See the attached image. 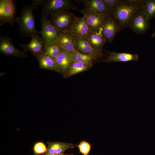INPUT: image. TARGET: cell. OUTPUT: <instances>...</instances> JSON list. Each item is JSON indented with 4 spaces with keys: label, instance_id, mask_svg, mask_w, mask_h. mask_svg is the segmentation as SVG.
<instances>
[{
    "label": "cell",
    "instance_id": "cell-8",
    "mask_svg": "<svg viewBox=\"0 0 155 155\" xmlns=\"http://www.w3.org/2000/svg\"><path fill=\"white\" fill-rule=\"evenodd\" d=\"M48 15L42 14L40 16L41 30L40 34L44 44L56 42L58 31L50 23Z\"/></svg>",
    "mask_w": 155,
    "mask_h": 155
},
{
    "label": "cell",
    "instance_id": "cell-4",
    "mask_svg": "<svg viewBox=\"0 0 155 155\" xmlns=\"http://www.w3.org/2000/svg\"><path fill=\"white\" fill-rule=\"evenodd\" d=\"M41 5L42 14L47 15L77 8L70 0H43Z\"/></svg>",
    "mask_w": 155,
    "mask_h": 155
},
{
    "label": "cell",
    "instance_id": "cell-6",
    "mask_svg": "<svg viewBox=\"0 0 155 155\" xmlns=\"http://www.w3.org/2000/svg\"><path fill=\"white\" fill-rule=\"evenodd\" d=\"M16 11V5L12 0H0V25L7 22L12 27L18 21Z\"/></svg>",
    "mask_w": 155,
    "mask_h": 155
},
{
    "label": "cell",
    "instance_id": "cell-24",
    "mask_svg": "<svg viewBox=\"0 0 155 155\" xmlns=\"http://www.w3.org/2000/svg\"><path fill=\"white\" fill-rule=\"evenodd\" d=\"M140 9L146 13L149 19L155 17V0H144Z\"/></svg>",
    "mask_w": 155,
    "mask_h": 155
},
{
    "label": "cell",
    "instance_id": "cell-29",
    "mask_svg": "<svg viewBox=\"0 0 155 155\" xmlns=\"http://www.w3.org/2000/svg\"><path fill=\"white\" fill-rule=\"evenodd\" d=\"M73 154H64V153L60 154H58V155H73Z\"/></svg>",
    "mask_w": 155,
    "mask_h": 155
},
{
    "label": "cell",
    "instance_id": "cell-12",
    "mask_svg": "<svg viewBox=\"0 0 155 155\" xmlns=\"http://www.w3.org/2000/svg\"><path fill=\"white\" fill-rule=\"evenodd\" d=\"M78 3L84 5L83 9L93 12L94 13L109 14L111 9L103 0H73Z\"/></svg>",
    "mask_w": 155,
    "mask_h": 155
},
{
    "label": "cell",
    "instance_id": "cell-21",
    "mask_svg": "<svg viewBox=\"0 0 155 155\" xmlns=\"http://www.w3.org/2000/svg\"><path fill=\"white\" fill-rule=\"evenodd\" d=\"M90 68L82 63L73 61L69 67L66 73L63 78H69L79 73L87 71Z\"/></svg>",
    "mask_w": 155,
    "mask_h": 155
},
{
    "label": "cell",
    "instance_id": "cell-1",
    "mask_svg": "<svg viewBox=\"0 0 155 155\" xmlns=\"http://www.w3.org/2000/svg\"><path fill=\"white\" fill-rule=\"evenodd\" d=\"M144 0H119L112 9L110 14L123 29L128 27L133 15L140 9Z\"/></svg>",
    "mask_w": 155,
    "mask_h": 155
},
{
    "label": "cell",
    "instance_id": "cell-10",
    "mask_svg": "<svg viewBox=\"0 0 155 155\" xmlns=\"http://www.w3.org/2000/svg\"><path fill=\"white\" fill-rule=\"evenodd\" d=\"M73 9L79 11L85 17L90 31L96 32L100 35L102 22L104 17L108 14H96L78 8Z\"/></svg>",
    "mask_w": 155,
    "mask_h": 155
},
{
    "label": "cell",
    "instance_id": "cell-3",
    "mask_svg": "<svg viewBox=\"0 0 155 155\" xmlns=\"http://www.w3.org/2000/svg\"><path fill=\"white\" fill-rule=\"evenodd\" d=\"M76 17L73 13L67 10L51 14L49 21L58 31L70 32Z\"/></svg>",
    "mask_w": 155,
    "mask_h": 155
},
{
    "label": "cell",
    "instance_id": "cell-15",
    "mask_svg": "<svg viewBox=\"0 0 155 155\" xmlns=\"http://www.w3.org/2000/svg\"><path fill=\"white\" fill-rule=\"evenodd\" d=\"M105 58L101 61L108 63L111 62H126L137 61L139 58L137 54L126 53H116L106 51Z\"/></svg>",
    "mask_w": 155,
    "mask_h": 155
},
{
    "label": "cell",
    "instance_id": "cell-11",
    "mask_svg": "<svg viewBox=\"0 0 155 155\" xmlns=\"http://www.w3.org/2000/svg\"><path fill=\"white\" fill-rule=\"evenodd\" d=\"M0 51L6 56H14L24 58L28 57L23 51L19 50L14 45L11 37L2 35L0 37Z\"/></svg>",
    "mask_w": 155,
    "mask_h": 155
},
{
    "label": "cell",
    "instance_id": "cell-9",
    "mask_svg": "<svg viewBox=\"0 0 155 155\" xmlns=\"http://www.w3.org/2000/svg\"><path fill=\"white\" fill-rule=\"evenodd\" d=\"M75 38L77 51L84 54L92 56L96 61L103 58L104 54L102 50L95 49L92 47L86 39L78 36Z\"/></svg>",
    "mask_w": 155,
    "mask_h": 155
},
{
    "label": "cell",
    "instance_id": "cell-14",
    "mask_svg": "<svg viewBox=\"0 0 155 155\" xmlns=\"http://www.w3.org/2000/svg\"><path fill=\"white\" fill-rule=\"evenodd\" d=\"M56 42L67 52H73L77 50L75 37L70 32L58 31Z\"/></svg>",
    "mask_w": 155,
    "mask_h": 155
},
{
    "label": "cell",
    "instance_id": "cell-5",
    "mask_svg": "<svg viewBox=\"0 0 155 155\" xmlns=\"http://www.w3.org/2000/svg\"><path fill=\"white\" fill-rule=\"evenodd\" d=\"M123 30L110 13L107 14L103 20L100 34L106 42L111 43L117 33Z\"/></svg>",
    "mask_w": 155,
    "mask_h": 155
},
{
    "label": "cell",
    "instance_id": "cell-32",
    "mask_svg": "<svg viewBox=\"0 0 155 155\" xmlns=\"http://www.w3.org/2000/svg\"><path fill=\"white\" fill-rule=\"evenodd\" d=\"M34 155H40V154H34Z\"/></svg>",
    "mask_w": 155,
    "mask_h": 155
},
{
    "label": "cell",
    "instance_id": "cell-20",
    "mask_svg": "<svg viewBox=\"0 0 155 155\" xmlns=\"http://www.w3.org/2000/svg\"><path fill=\"white\" fill-rule=\"evenodd\" d=\"M87 40L93 48L102 50L106 43L105 39L97 33L90 31L87 35Z\"/></svg>",
    "mask_w": 155,
    "mask_h": 155
},
{
    "label": "cell",
    "instance_id": "cell-18",
    "mask_svg": "<svg viewBox=\"0 0 155 155\" xmlns=\"http://www.w3.org/2000/svg\"><path fill=\"white\" fill-rule=\"evenodd\" d=\"M48 145L46 154L58 155L64 153L67 150L73 149L75 146L71 143L54 142H47Z\"/></svg>",
    "mask_w": 155,
    "mask_h": 155
},
{
    "label": "cell",
    "instance_id": "cell-2",
    "mask_svg": "<svg viewBox=\"0 0 155 155\" xmlns=\"http://www.w3.org/2000/svg\"><path fill=\"white\" fill-rule=\"evenodd\" d=\"M34 8L31 5H26L22 9L20 15L18 17L17 22L21 35L22 37H31L40 31L35 27V19L33 14Z\"/></svg>",
    "mask_w": 155,
    "mask_h": 155
},
{
    "label": "cell",
    "instance_id": "cell-19",
    "mask_svg": "<svg viewBox=\"0 0 155 155\" xmlns=\"http://www.w3.org/2000/svg\"><path fill=\"white\" fill-rule=\"evenodd\" d=\"M37 59L38 61L40 68L51 70L59 73L55 59L44 53Z\"/></svg>",
    "mask_w": 155,
    "mask_h": 155
},
{
    "label": "cell",
    "instance_id": "cell-27",
    "mask_svg": "<svg viewBox=\"0 0 155 155\" xmlns=\"http://www.w3.org/2000/svg\"><path fill=\"white\" fill-rule=\"evenodd\" d=\"M111 10L113 7L119 1V0H103Z\"/></svg>",
    "mask_w": 155,
    "mask_h": 155
},
{
    "label": "cell",
    "instance_id": "cell-25",
    "mask_svg": "<svg viewBox=\"0 0 155 155\" xmlns=\"http://www.w3.org/2000/svg\"><path fill=\"white\" fill-rule=\"evenodd\" d=\"M77 146L79 149L80 152L84 155H88L91 147L89 143L84 141L81 142Z\"/></svg>",
    "mask_w": 155,
    "mask_h": 155
},
{
    "label": "cell",
    "instance_id": "cell-13",
    "mask_svg": "<svg viewBox=\"0 0 155 155\" xmlns=\"http://www.w3.org/2000/svg\"><path fill=\"white\" fill-rule=\"evenodd\" d=\"M30 37L31 41L28 44L20 43L19 45L23 49L24 52L29 51L37 58L44 53V42L41 37L37 34Z\"/></svg>",
    "mask_w": 155,
    "mask_h": 155
},
{
    "label": "cell",
    "instance_id": "cell-30",
    "mask_svg": "<svg viewBox=\"0 0 155 155\" xmlns=\"http://www.w3.org/2000/svg\"><path fill=\"white\" fill-rule=\"evenodd\" d=\"M151 36L152 37H155V30L154 32L152 34Z\"/></svg>",
    "mask_w": 155,
    "mask_h": 155
},
{
    "label": "cell",
    "instance_id": "cell-31",
    "mask_svg": "<svg viewBox=\"0 0 155 155\" xmlns=\"http://www.w3.org/2000/svg\"><path fill=\"white\" fill-rule=\"evenodd\" d=\"M43 155H58L57 154H48L45 153Z\"/></svg>",
    "mask_w": 155,
    "mask_h": 155
},
{
    "label": "cell",
    "instance_id": "cell-26",
    "mask_svg": "<svg viewBox=\"0 0 155 155\" xmlns=\"http://www.w3.org/2000/svg\"><path fill=\"white\" fill-rule=\"evenodd\" d=\"M47 148L45 144L41 142L36 143L33 147V151L34 154H44L46 152Z\"/></svg>",
    "mask_w": 155,
    "mask_h": 155
},
{
    "label": "cell",
    "instance_id": "cell-22",
    "mask_svg": "<svg viewBox=\"0 0 155 155\" xmlns=\"http://www.w3.org/2000/svg\"><path fill=\"white\" fill-rule=\"evenodd\" d=\"M73 61L81 63L91 68L94 63L96 61L92 56L80 53L77 51L73 52Z\"/></svg>",
    "mask_w": 155,
    "mask_h": 155
},
{
    "label": "cell",
    "instance_id": "cell-23",
    "mask_svg": "<svg viewBox=\"0 0 155 155\" xmlns=\"http://www.w3.org/2000/svg\"><path fill=\"white\" fill-rule=\"evenodd\" d=\"M63 50L62 48L56 42L44 44V53L56 59Z\"/></svg>",
    "mask_w": 155,
    "mask_h": 155
},
{
    "label": "cell",
    "instance_id": "cell-7",
    "mask_svg": "<svg viewBox=\"0 0 155 155\" xmlns=\"http://www.w3.org/2000/svg\"><path fill=\"white\" fill-rule=\"evenodd\" d=\"M149 20L147 15L140 9L131 18L128 27L136 34H145L149 29Z\"/></svg>",
    "mask_w": 155,
    "mask_h": 155
},
{
    "label": "cell",
    "instance_id": "cell-28",
    "mask_svg": "<svg viewBox=\"0 0 155 155\" xmlns=\"http://www.w3.org/2000/svg\"><path fill=\"white\" fill-rule=\"evenodd\" d=\"M43 0H33L31 1V6L34 9H38L40 5H41Z\"/></svg>",
    "mask_w": 155,
    "mask_h": 155
},
{
    "label": "cell",
    "instance_id": "cell-17",
    "mask_svg": "<svg viewBox=\"0 0 155 155\" xmlns=\"http://www.w3.org/2000/svg\"><path fill=\"white\" fill-rule=\"evenodd\" d=\"M73 52H68L63 50L55 59L59 73L63 75V77L73 61Z\"/></svg>",
    "mask_w": 155,
    "mask_h": 155
},
{
    "label": "cell",
    "instance_id": "cell-16",
    "mask_svg": "<svg viewBox=\"0 0 155 155\" xmlns=\"http://www.w3.org/2000/svg\"><path fill=\"white\" fill-rule=\"evenodd\" d=\"M90 31L85 17H76L75 21L70 31L74 36H79L87 40V35Z\"/></svg>",
    "mask_w": 155,
    "mask_h": 155
}]
</instances>
